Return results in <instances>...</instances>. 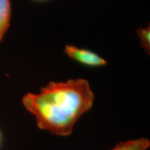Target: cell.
<instances>
[{
	"label": "cell",
	"instance_id": "1",
	"mask_svg": "<svg viewBox=\"0 0 150 150\" xmlns=\"http://www.w3.org/2000/svg\"><path fill=\"white\" fill-rule=\"evenodd\" d=\"M95 95L89 82L71 79L50 82L38 93L22 98L24 108L36 119L38 128L55 136L72 134L80 118L93 106Z\"/></svg>",
	"mask_w": 150,
	"mask_h": 150
},
{
	"label": "cell",
	"instance_id": "2",
	"mask_svg": "<svg viewBox=\"0 0 150 150\" xmlns=\"http://www.w3.org/2000/svg\"><path fill=\"white\" fill-rule=\"evenodd\" d=\"M64 54L71 59L86 67L98 68L108 64L105 59L102 58L95 52L86 48H79L75 45L66 44Z\"/></svg>",
	"mask_w": 150,
	"mask_h": 150
},
{
	"label": "cell",
	"instance_id": "3",
	"mask_svg": "<svg viewBox=\"0 0 150 150\" xmlns=\"http://www.w3.org/2000/svg\"><path fill=\"white\" fill-rule=\"evenodd\" d=\"M11 14L10 0H0V43L9 28Z\"/></svg>",
	"mask_w": 150,
	"mask_h": 150
},
{
	"label": "cell",
	"instance_id": "4",
	"mask_svg": "<svg viewBox=\"0 0 150 150\" xmlns=\"http://www.w3.org/2000/svg\"><path fill=\"white\" fill-rule=\"evenodd\" d=\"M149 148L150 140L147 138H139L121 142L110 150H148Z\"/></svg>",
	"mask_w": 150,
	"mask_h": 150
},
{
	"label": "cell",
	"instance_id": "5",
	"mask_svg": "<svg viewBox=\"0 0 150 150\" xmlns=\"http://www.w3.org/2000/svg\"><path fill=\"white\" fill-rule=\"evenodd\" d=\"M141 47L149 54L150 53V27H141L137 31Z\"/></svg>",
	"mask_w": 150,
	"mask_h": 150
},
{
	"label": "cell",
	"instance_id": "6",
	"mask_svg": "<svg viewBox=\"0 0 150 150\" xmlns=\"http://www.w3.org/2000/svg\"><path fill=\"white\" fill-rule=\"evenodd\" d=\"M2 141H3V134H2V132L0 130V147H1V144H2Z\"/></svg>",
	"mask_w": 150,
	"mask_h": 150
},
{
	"label": "cell",
	"instance_id": "7",
	"mask_svg": "<svg viewBox=\"0 0 150 150\" xmlns=\"http://www.w3.org/2000/svg\"><path fill=\"white\" fill-rule=\"evenodd\" d=\"M35 1H39V2H43V1H47V0H35Z\"/></svg>",
	"mask_w": 150,
	"mask_h": 150
}]
</instances>
